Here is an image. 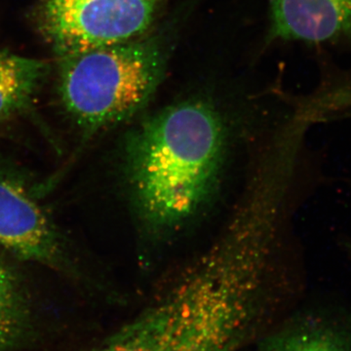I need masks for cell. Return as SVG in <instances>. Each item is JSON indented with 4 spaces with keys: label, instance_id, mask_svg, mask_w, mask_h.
<instances>
[{
    "label": "cell",
    "instance_id": "5b68a950",
    "mask_svg": "<svg viewBox=\"0 0 351 351\" xmlns=\"http://www.w3.org/2000/svg\"><path fill=\"white\" fill-rule=\"evenodd\" d=\"M36 195L24 171L0 158V246L18 260L80 276L69 242Z\"/></svg>",
    "mask_w": 351,
    "mask_h": 351
},
{
    "label": "cell",
    "instance_id": "3957f363",
    "mask_svg": "<svg viewBox=\"0 0 351 351\" xmlns=\"http://www.w3.org/2000/svg\"><path fill=\"white\" fill-rule=\"evenodd\" d=\"M170 45L163 34L59 58L60 100L85 138L128 121L163 80Z\"/></svg>",
    "mask_w": 351,
    "mask_h": 351
},
{
    "label": "cell",
    "instance_id": "277c9868",
    "mask_svg": "<svg viewBox=\"0 0 351 351\" xmlns=\"http://www.w3.org/2000/svg\"><path fill=\"white\" fill-rule=\"evenodd\" d=\"M166 0H40L39 31L60 57L133 40Z\"/></svg>",
    "mask_w": 351,
    "mask_h": 351
},
{
    "label": "cell",
    "instance_id": "52a82bcc",
    "mask_svg": "<svg viewBox=\"0 0 351 351\" xmlns=\"http://www.w3.org/2000/svg\"><path fill=\"white\" fill-rule=\"evenodd\" d=\"M48 327L24 278L0 258V351H24L43 343Z\"/></svg>",
    "mask_w": 351,
    "mask_h": 351
},
{
    "label": "cell",
    "instance_id": "9c48e42d",
    "mask_svg": "<svg viewBox=\"0 0 351 351\" xmlns=\"http://www.w3.org/2000/svg\"><path fill=\"white\" fill-rule=\"evenodd\" d=\"M47 73L45 62L0 51V121L29 110Z\"/></svg>",
    "mask_w": 351,
    "mask_h": 351
},
{
    "label": "cell",
    "instance_id": "7a4b0ae2",
    "mask_svg": "<svg viewBox=\"0 0 351 351\" xmlns=\"http://www.w3.org/2000/svg\"><path fill=\"white\" fill-rule=\"evenodd\" d=\"M265 277L248 256L209 249L133 320L80 351H237L260 324Z\"/></svg>",
    "mask_w": 351,
    "mask_h": 351
},
{
    "label": "cell",
    "instance_id": "ba28073f",
    "mask_svg": "<svg viewBox=\"0 0 351 351\" xmlns=\"http://www.w3.org/2000/svg\"><path fill=\"white\" fill-rule=\"evenodd\" d=\"M260 351H351V324L309 316L265 339Z\"/></svg>",
    "mask_w": 351,
    "mask_h": 351
},
{
    "label": "cell",
    "instance_id": "8992f818",
    "mask_svg": "<svg viewBox=\"0 0 351 351\" xmlns=\"http://www.w3.org/2000/svg\"><path fill=\"white\" fill-rule=\"evenodd\" d=\"M270 34L351 55V0H269Z\"/></svg>",
    "mask_w": 351,
    "mask_h": 351
},
{
    "label": "cell",
    "instance_id": "6da1fadb",
    "mask_svg": "<svg viewBox=\"0 0 351 351\" xmlns=\"http://www.w3.org/2000/svg\"><path fill=\"white\" fill-rule=\"evenodd\" d=\"M226 138L221 112L199 98L168 106L129 132L124 180L147 234L170 237L204 209L218 189Z\"/></svg>",
    "mask_w": 351,
    "mask_h": 351
},
{
    "label": "cell",
    "instance_id": "30bf717a",
    "mask_svg": "<svg viewBox=\"0 0 351 351\" xmlns=\"http://www.w3.org/2000/svg\"><path fill=\"white\" fill-rule=\"evenodd\" d=\"M350 248H351V243H350Z\"/></svg>",
    "mask_w": 351,
    "mask_h": 351
}]
</instances>
